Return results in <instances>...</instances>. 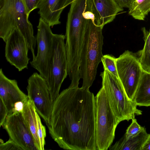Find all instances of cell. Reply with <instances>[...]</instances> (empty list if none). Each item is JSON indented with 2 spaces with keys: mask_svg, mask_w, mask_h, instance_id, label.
Masks as SVG:
<instances>
[{
  "mask_svg": "<svg viewBox=\"0 0 150 150\" xmlns=\"http://www.w3.org/2000/svg\"><path fill=\"white\" fill-rule=\"evenodd\" d=\"M95 96L89 89L63 90L53 103L49 133L64 149L97 150Z\"/></svg>",
  "mask_w": 150,
  "mask_h": 150,
  "instance_id": "obj_1",
  "label": "cell"
},
{
  "mask_svg": "<svg viewBox=\"0 0 150 150\" xmlns=\"http://www.w3.org/2000/svg\"><path fill=\"white\" fill-rule=\"evenodd\" d=\"M29 16L22 0H0V37L5 42L10 34L18 29L24 38L34 59L37 42Z\"/></svg>",
  "mask_w": 150,
  "mask_h": 150,
  "instance_id": "obj_2",
  "label": "cell"
},
{
  "mask_svg": "<svg viewBox=\"0 0 150 150\" xmlns=\"http://www.w3.org/2000/svg\"><path fill=\"white\" fill-rule=\"evenodd\" d=\"M103 28L89 19L81 52L79 72L82 87L89 89L95 79L97 68L101 62L103 37Z\"/></svg>",
  "mask_w": 150,
  "mask_h": 150,
  "instance_id": "obj_3",
  "label": "cell"
},
{
  "mask_svg": "<svg viewBox=\"0 0 150 150\" xmlns=\"http://www.w3.org/2000/svg\"><path fill=\"white\" fill-rule=\"evenodd\" d=\"M100 76L102 86L104 88L117 121H127L134 119L136 115L142 114L134 101L128 97L119 77L107 69H104Z\"/></svg>",
  "mask_w": 150,
  "mask_h": 150,
  "instance_id": "obj_4",
  "label": "cell"
},
{
  "mask_svg": "<svg viewBox=\"0 0 150 150\" xmlns=\"http://www.w3.org/2000/svg\"><path fill=\"white\" fill-rule=\"evenodd\" d=\"M95 98L97 150H107L114 139L115 130L118 124L103 86Z\"/></svg>",
  "mask_w": 150,
  "mask_h": 150,
  "instance_id": "obj_5",
  "label": "cell"
},
{
  "mask_svg": "<svg viewBox=\"0 0 150 150\" xmlns=\"http://www.w3.org/2000/svg\"><path fill=\"white\" fill-rule=\"evenodd\" d=\"M65 36L54 34L53 52L46 81L54 102L59 95L62 83L68 75Z\"/></svg>",
  "mask_w": 150,
  "mask_h": 150,
  "instance_id": "obj_6",
  "label": "cell"
},
{
  "mask_svg": "<svg viewBox=\"0 0 150 150\" xmlns=\"http://www.w3.org/2000/svg\"><path fill=\"white\" fill-rule=\"evenodd\" d=\"M54 34L50 25L40 17L36 37L37 53L30 64L46 80L49 75L53 52Z\"/></svg>",
  "mask_w": 150,
  "mask_h": 150,
  "instance_id": "obj_7",
  "label": "cell"
},
{
  "mask_svg": "<svg viewBox=\"0 0 150 150\" xmlns=\"http://www.w3.org/2000/svg\"><path fill=\"white\" fill-rule=\"evenodd\" d=\"M118 77L128 98L134 100V95L143 71L138 57L126 50L117 58Z\"/></svg>",
  "mask_w": 150,
  "mask_h": 150,
  "instance_id": "obj_8",
  "label": "cell"
},
{
  "mask_svg": "<svg viewBox=\"0 0 150 150\" xmlns=\"http://www.w3.org/2000/svg\"><path fill=\"white\" fill-rule=\"evenodd\" d=\"M28 97L33 103L38 113L47 125L49 122L53 102L46 80L40 74L33 73L28 80Z\"/></svg>",
  "mask_w": 150,
  "mask_h": 150,
  "instance_id": "obj_9",
  "label": "cell"
},
{
  "mask_svg": "<svg viewBox=\"0 0 150 150\" xmlns=\"http://www.w3.org/2000/svg\"><path fill=\"white\" fill-rule=\"evenodd\" d=\"M9 138L23 150H38L32 133L22 113L8 115L2 126Z\"/></svg>",
  "mask_w": 150,
  "mask_h": 150,
  "instance_id": "obj_10",
  "label": "cell"
},
{
  "mask_svg": "<svg viewBox=\"0 0 150 150\" xmlns=\"http://www.w3.org/2000/svg\"><path fill=\"white\" fill-rule=\"evenodd\" d=\"M5 57L7 62L19 71L28 69L30 59L28 57L29 50L23 35L18 29L13 31L6 42Z\"/></svg>",
  "mask_w": 150,
  "mask_h": 150,
  "instance_id": "obj_11",
  "label": "cell"
},
{
  "mask_svg": "<svg viewBox=\"0 0 150 150\" xmlns=\"http://www.w3.org/2000/svg\"><path fill=\"white\" fill-rule=\"evenodd\" d=\"M85 9L93 14L94 24L103 28L123 10L114 0H86Z\"/></svg>",
  "mask_w": 150,
  "mask_h": 150,
  "instance_id": "obj_12",
  "label": "cell"
},
{
  "mask_svg": "<svg viewBox=\"0 0 150 150\" xmlns=\"http://www.w3.org/2000/svg\"><path fill=\"white\" fill-rule=\"evenodd\" d=\"M28 96L18 87L15 79L8 78L4 74L2 69L0 70V98L7 108L9 115L12 113L15 104L23 101Z\"/></svg>",
  "mask_w": 150,
  "mask_h": 150,
  "instance_id": "obj_13",
  "label": "cell"
},
{
  "mask_svg": "<svg viewBox=\"0 0 150 150\" xmlns=\"http://www.w3.org/2000/svg\"><path fill=\"white\" fill-rule=\"evenodd\" d=\"M72 0H43L39 5L38 13L50 27L60 24V16Z\"/></svg>",
  "mask_w": 150,
  "mask_h": 150,
  "instance_id": "obj_14",
  "label": "cell"
},
{
  "mask_svg": "<svg viewBox=\"0 0 150 150\" xmlns=\"http://www.w3.org/2000/svg\"><path fill=\"white\" fill-rule=\"evenodd\" d=\"M22 113L32 133L38 150H40L38 135V114L36 110L33 103L29 98L25 103Z\"/></svg>",
  "mask_w": 150,
  "mask_h": 150,
  "instance_id": "obj_15",
  "label": "cell"
},
{
  "mask_svg": "<svg viewBox=\"0 0 150 150\" xmlns=\"http://www.w3.org/2000/svg\"><path fill=\"white\" fill-rule=\"evenodd\" d=\"M148 134L144 127L137 135L126 138L123 136L113 145L109 147L110 150H141L142 146Z\"/></svg>",
  "mask_w": 150,
  "mask_h": 150,
  "instance_id": "obj_16",
  "label": "cell"
},
{
  "mask_svg": "<svg viewBox=\"0 0 150 150\" xmlns=\"http://www.w3.org/2000/svg\"><path fill=\"white\" fill-rule=\"evenodd\" d=\"M134 100L137 106H150V73L143 71Z\"/></svg>",
  "mask_w": 150,
  "mask_h": 150,
  "instance_id": "obj_17",
  "label": "cell"
},
{
  "mask_svg": "<svg viewBox=\"0 0 150 150\" xmlns=\"http://www.w3.org/2000/svg\"><path fill=\"white\" fill-rule=\"evenodd\" d=\"M142 30L145 43L143 49L138 53V58L143 71L150 73V30L148 31L145 27Z\"/></svg>",
  "mask_w": 150,
  "mask_h": 150,
  "instance_id": "obj_18",
  "label": "cell"
},
{
  "mask_svg": "<svg viewBox=\"0 0 150 150\" xmlns=\"http://www.w3.org/2000/svg\"><path fill=\"white\" fill-rule=\"evenodd\" d=\"M150 11V0H134L128 13L135 19L144 20Z\"/></svg>",
  "mask_w": 150,
  "mask_h": 150,
  "instance_id": "obj_19",
  "label": "cell"
},
{
  "mask_svg": "<svg viewBox=\"0 0 150 150\" xmlns=\"http://www.w3.org/2000/svg\"><path fill=\"white\" fill-rule=\"evenodd\" d=\"M117 58L110 54L103 55L101 58L104 69H107L114 75L118 77L116 64Z\"/></svg>",
  "mask_w": 150,
  "mask_h": 150,
  "instance_id": "obj_20",
  "label": "cell"
},
{
  "mask_svg": "<svg viewBox=\"0 0 150 150\" xmlns=\"http://www.w3.org/2000/svg\"><path fill=\"white\" fill-rule=\"evenodd\" d=\"M132 122L126 130L124 136L126 138L134 136L138 134L142 130L143 127L138 123L136 119H133Z\"/></svg>",
  "mask_w": 150,
  "mask_h": 150,
  "instance_id": "obj_21",
  "label": "cell"
},
{
  "mask_svg": "<svg viewBox=\"0 0 150 150\" xmlns=\"http://www.w3.org/2000/svg\"><path fill=\"white\" fill-rule=\"evenodd\" d=\"M0 150H23L15 142L10 138L6 142H1L0 144Z\"/></svg>",
  "mask_w": 150,
  "mask_h": 150,
  "instance_id": "obj_22",
  "label": "cell"
},
{
  "mask_svg": "<svg viewBox=\"0 0 150 150\" xmlns=\"http://www.w3.org/2000/svg\"><path fill=\"white\" fill-rule=\"evenodd\" d=\"M25 6L28 14L36 8L43 0H22Z\"/></svg>",
  "mask_w": 150,
  "mask_h": 150,
  "instance_id": "obj_23",
  "label": "cell"
},
{
  "mask_svg": "<svg viewBox=\"0 0 150 150\" xmlns=\"http://www.w3.org/2000/svg\"><path fill=\"white\" fill-rule=\"evenodd\" d=\"M8 114V111L2 100L0 98V126H2Z\"/></svg>",
  "mask_w": 150,
  "mask_h": 150,
  "instance_id": "obj_24",
  "label": "cell"
},
{
  "mask_svg": "<svg viewBox=\"0 0 150 150\" xmlns=\"http://www.w3.org/2000/svg\"><path fill=\"white\" fill-rule=\"evenodd\" d=\"M28 98L25 100L16 103L15 105L12 113L19 112L22 113L23 112L24 104L28 99Z\"/></svg>",
  "mask_w": 150,
  "mask_h": 150,
  "instance_id": "obj_25",
  "label": "cell"
},
{
  "mask_svg": "<svg viewBox=\"0 0 150 150\" xmlns=\"http://www.w3.org/2000/svg\"><path fill=\"white\" fill-rule=\"evenodd\" d=\"M121 7L129 8L134 0H114Z\"/></svg>",
  "mask_w": 150,
  "mask_h": 150,
  "instance_id": "obj_26",
  "label": "cell"
},
{
  "mask_svg": "<svg viewBox=\"0 0 150 150\" xmlns=\"http://www.w3.org/2000/svg\"><path fill=\"white\" fill-rule=\"evenodd\" d=\"M150 150V134L148 136L144 143L141 150Z\"/></svg>",
  "mask_w": 150,
  "mask_h": 150,
  "instance_id": "obj_27",
  "label": "cell"
}]
</instances>
